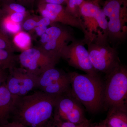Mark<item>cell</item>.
Returning a JSON list of instances; mask_svg holds the SVG:
<instances>
[{"label":"cell","mask_w":127,"mask_h":127,"mask_svg":"<svg viewBox=\"0 0 127 127\" xmlns=\"http://www.w3.org/2000/svg\"><path fill=\"white\" fill-rule=\"evenodd\" d=\"M57 96L38 90L16 96L11 117L28 127H45L52 117Z\"/></svg>","instance_id":"cell-1"},{"label":"cell","mask_w":127,"mask_h":127,"mask_svg":"<svg viewBox=\"0 0 127 127\" xmlns=\"http://www.w3.org/2000/svg\"><path fill=\"white\" fill-rule=\"evenodd\" d=\"M71 90L77 99L88 112L95 113L104 106V82L99 75L75 72L68 73Z\"/></svg>","instance_id":"cell-2"},{"label":"cell","mask_w":127,"mask_h":127,"mask_svg":"<svg viewBox=\"0 0 127 127\" xmlns=\"http://www.w3.org/2000/svg\"><path fill=\"white\" fill-rule=\"evenodd\" d=\"M84 43L87 46L91 63L97 72L106 75L121 63L117 47L111 45L107 35L101 30Z\"/></svg>","instance_id":"cell-3"},{"label":"cell","mask_w":127,"mask_h":127,"mask_svg":"<svg viewBox=\"0 0 127 127\" xmlns=\"http://www.w3.org/2000/svg\"><path fill=\"white\" fill-rule=\"evenodd\" d=\"M102 10L108 17L107 35L111 45L125 42L127 37V0H106Z\"/></svg>","instance_id":"cell-4"},{"label":"cell","mask_w":127,"mask_h":127,"mask_svg":"<svg viewBox=\"0 0 127 127\" xmlns=\"http://www.w3.org/2000/svg\"><path fill=\"white\" fill-rule=\"evenodd\" d=\"M106 75L103 107H127V67L121 63Z\"/></svg>","instance_id":"cell-5"},{"label":"cell","mask_w":127,"mask_h":127,"mask_svg":"<svg viewBox=\"0 0 127 127\" xmlns=\"http://www.w3.org/2000/svg\"><path fill=\"white\" fill-rule=\"evenodd\" d=\"M76 39L72 29L54 23L40 36V47L60 59L64 48Z\"/></svg>","instance_id":"cell-6"},{"label":"cell","mask_w":127,"mask_h":127,"mask_svg":"<svg viewBox=\"0 0 127 127\" xmlns=\"http://www.w3.org/2000/svg\"><path fill=\"white\" fill-rule=\"evenodd\" d=\"M80 16L86 33L84 42L93 38L99 30L107 35L108 21L98 1L84 0L79 9Z\"/></svg>","instance_id":"cell-7"},{"label":"cell","mask_w":127,"mask_h":127,"mask_svg":"<svg viewBox=\"0 0 127 127\" xmlns=\"http://www.w3.org/2000/svg\"><path fill=\"white\" fill-rule=\"evenodd\" d=\"M18 59L21 67L37 76L55 67L59 60L40 47H31L22 52Z\"/></svg>","instance_id":"cell-8"},{"label":"cell","mask_w":127,"mask_h":127,"mask_svg":"<svg viewBox=\"0 0 127 127\" xmlns=\"http://www.w3.org/2000/svg\"><path fill=\"white\" fill-rule=\"evenodd\" d=\"M37 89L49 95L58 96L71 90L68 73L51 67L38 76Z\"/></svg>","instance_id":"cell-9"},{"label":"cell","mask_w":127,"mask_h":127,"mask_svg":"<svg viewBox=\"0 0 127 127\" xmlns=\"http://www.w3.org/2000/svg\"><path fill=\"white\" fill-rule=\"evenodd\" d=\"M63 120L80 124L87 121L81 103L76 98L71 90L58 96L54 113Z\"/></svg>","instance_id":"cell-10"},{"label":"cell","mask_w":127,"mask_h":127,"mask_svg":"<svg viewBox=\"0 0 127 127\" xmlns=\"http://www.w3.org/2000/svg\"><path fill=\"white\" fill-rule=\"evenodd\" d=\"M85 45L83 40L75 39L64 48L61 58L66 60L69 66L86 73L95 76L98 75L91 63L88 51Z\"/></svg>","instance_id":"cell-11"},{"label":"cell","mask_w":127,"mask_h":127,"mask_svg":"<svg viewBox=\"0 0 127 127\" xmlns=\"http://www.w3.org/2000/svg\"><path fill=\"white\" fill-rule=\"evenodd\" d=\"M8 70L6 86L12 94L24 96L37 89V76L21 67L17 68L14 66Z\"/></svg>","instance_id":"cell-12"},{"label":"cell","mask_w":127,"mask_h":127,"mask_svg":"<svg viewBox=\"0 0 127 127\" xmlns=\"http://www.w3.org/2000/svg\"><path fill=\"white\" fill-rule=\"evenodd\" d=\"M37 10L41 16L47 18L54 23H60L76 28L86 33L82 21L69 14L63 5L51 3L37 5Z\"/></svg>","instance_id":"cell-13"},{"label":"cell","mask_w":127,"mask_h":127,"mask_svg":"<svg viewBox=\"0 0 127 127\" xmlns=\"http://www.w3.org/2000/svg\"><path fill=\"white\" fill-rule=\"evenodd\" d=\"M5 83L0 87V127L9 122L16 97L9 92Z\"/></svg>","instance_id":"cell-14"},{"label":"cell","mask_w":127,"mask_h":127,"mask_svg":"<svg viewBox=\"0 0 127 127\" xmlns=\"http://www.w3.org/2000/svg\"><path fill=\"white\" fill-rule=\"evenodd\" d=\"M103 122L109 127H127V107H114L109 108Z\"/></svg>","instance_id":"cell-15"},{"label":"cell","mask_w":127,"mask_h":127,"mask_svg":"<svg viewBox=\"0 0 127 127\" xmlns=\"http://www.w3.org/2000/svg\"><path fill=\"white\" fill-rule=\"evenodd\" d=\"M0 28L8 35H14L22 31V24L15 22L9 15H3L0 20Z\"/></svg>","instance_id":"cell-16"},{"label":"cell","mask_w":127,"mask_h":127,"mask_svg":"<svg viewBox=\"0 0 127 127\" xmlns=\"http://www.w3.org/2000/svg\"><path fill=\"white\" fill-rule=\"evenodd\" d=\"M12 42L14 47L23 51L32 47V39L29 33L21 31L14 34Z\"/></svg>","instance_id":"cell-17"},{"label":"cell","mask_w":127,"mask_h":127,"mask_svg":"<svg viewBox=\"0 0 127 127\" xmlns=\"http://www.w3.org/2000/svg\"><path fill=\"white\" fill-rule=\"evenodd\" d=\"M92 123L91 121L88 120L80 124H75L63 120L53 113L52 117L45 127H89Z\"/></svg>","instance_id":"cell-18"},{"label":"cell","mask_w":127,"mask_h":127,"mask_svg":"<svg viewBox=\"0 0 127 127\" xmlns=\"http://www.w3.org/2000/svg\"><path fill=\"white\" fill-rule=\"evenodd\" d=\"M15 60L13 53L0 49V68L9 70L15 66Z\"/></svg>","instance_id":"cell-19"},{"label":"cell","mask_w":127,"mask_h":127,"mask_svg":"<svg viewBox=\"0 0 127 127\" xmlns=\"http://www.w3.org/2000/svg\"><path fill=\"white\" fill-rule=\"evenodd\" d=\"M1 5L3 15H10L14 13L29 14L26 7L18 3H9Z\"/></svg>","instance_id":"cell-20"},{"label":"cell","mask_w":127,"mask_h":127,"mask_svg":"<svg viewBox=\"0 0 127 127\" xmlns=\"http://www.w3.org/2000/svg\"><path fill=\"white\" fill-rule=\"evenodd\" d=\"M85 0H67L65 7L68 13L80 20H82L79 9Z\"/></svg>","instance_id":"cell-21"},{"label":"cell","mask_w":127,"mask_h":127,"mask_svg":"<svg viewBox=\"0 0 127 127\" xmlns=\"http://www.w3.org/2000/svg\"><path fill=\"white\" fill-rule=\"evenodd\" d=\"M0 49L13 53L15 48L9 35L0 28Z\"/></svg>","instance_id":"cell-22"},{"label":"cell","mask_w":127,"mask_h":127,"mask_svg":"<svg viewBox=\"0 0 127 127\" xmlns=\"http://www.w3.org/2000/svg\"><path fill=\"white\" fill-rule=\"evenodd\" d=\"M37 16H28L22 23V28L24 31L32 32L37 26L38 21L41 17Z\"/></svg>","instance_id":"cell-23"},{"label":"cell","mask_w":127,"mask_h":127,"mask_svg":"<svg viewBox=\"0 0 127 127\" xmlns=\"http://www.w3.org/2000/svg\"><path fill=\"white\" fill-rule=\"evenodd\" d=\"M35 0H0V4L9 3H16L25 7H32Z\"/></svg>","instance_id":"cell-24"},{"label":"cell","mask_w":127,"mask_h":127,"mask_svg":"<svg viewBox=\"0 0 127 127\" xmlns=\"http://www.w3.org/2000/svg\"><path fill=\"white\" fill-rule=\"evenodd\" d=\"M29 14H25L20 13H14L9 15L11 19L16 23H22L25 18L28 16Z\"/></svg>","instance_id":"cell-25"},{"label":"cell","mask_w":127,"mask_h":127,"mask_svg":"<svg viewBox=\"0 0 127 127\" xmlns=\"http://www.w3.org/2000/svg\"><path fill=\"white\" fill-rule=\"evenodd\" d=\"M67 0H38L37 5L44 3H51L63 5L66 4Z\"/></svg>","instance_id":"cell-26"},{"label":"cell","mask_w":127,"mask_h":127,"mask_svg":"<svg viewBox=\"0 0 127 127\" xmlns=\"http://www.w3.org/2000/svg\"><path fill=\"white\" fill-rule=\"evenodd\" d=\"M6 70L0 68V87L6 82L8 75Z\"/></svg>","instance_id":"cell-27"},{"label":"cell","mask_w":127,"mask_h":127,"mask_svg":"<svg viewBox=\"0 0 127 127\" xmlns=\"http://www.w3.org/2000/svg\"><path fill=\"white\" fill-rule=\"evenodd\" d=\"M1 127H28L21 124L18 122L12 121L9 122L5 125Z\"/></svg>","instance_id":"cell-28"},{"label":"cell","mask_w":127,"mask_h":127,"mask_svg":"<svg viewBox=\"0 0 127 127\" xmlns=\"http://www.w3.org/2000/svg\"><path fill=\"white\" fill-rule=\"evenodd\" d=\"M89 127H101L100 123H92Z\"/></svg>","instance_id":"cell-29"},{"label":"cell","mask_w":127,"mask_h":127,"mask_svg":"<svg viewBox=\"0 0 127 127\" xmlns=\"http://www.w3.org/2000/svg\"><path fill=\"white\" fill-rule=\"evenodd\" d=\"M100 124L101 127H109L103 121L101 123H100Z\"/></svg>","instance_id":"cell-30"},{"label":"cell","mask_w":127,"mask_h":127,"mask_svg":"<svg viewBox=\"0 0 127 127\" xmlns=\"http://www.w3.org/2000/svg\"><path fill=\"white\" fill-rule=\"evenodd\" d=\"M2 15H3V13H2V9H1V7L0 5V20L2 17Z\"/></svg>","instance_id":"cell-31"},{"label":"cell","mask_w":127,"mask_h":127,"mask_svg":"<svg viewBox=\"0 0 127 127\" xmlns=\"http://www.w3.org/2000/svg\"><path fill=\"white\" fill-rule=\"evenodd\" d=\"M86 1H98L99 2L98 0H85Z\"/></svg>","instance_id":"cell-32"},{"label":"cell","mask_w":127,"mask_h":127,"mask_svg":"<svg viewBox=\"0 0 127 127\" xmlns=\"http://www.w3.org/2000/svg\"><path fill=\"white\" fill-rule=\"evenodd\" d=\"M98 0V1H99V0Z\"/></svg>","instance_id":"cell-33"},{"label":"cell","mask_w":127,"mask_h":127,"mask_svg":"<svg viewBox=\"0 0 127 127\" xmlns=\"http://www.w3.org/2000/svg\"><path fill=\"white\" fill-rule=\"evenodd\" d=\"M98 0L100 1V0Z\"/></svg>","instance_id":"cell-34"}]
</instances>
